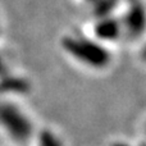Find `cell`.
Returning a JSON list of instances; mask_svg holds the SVG:
<instances>
[{"label":"cell","mask_w":146,"mask_h":146,"mask_svg":"<svg viewBox=\"0 0 146 146\" xmlns=\"http://www.w3.org/2000/svg\"><path fill=\"white\" fill-rule=\"evenodd\" d=\"M35 123L25 110L12 104H0V131L15 146L33 142Z\"/></svg>","instance_id":"obj_1"}]
</instances>
